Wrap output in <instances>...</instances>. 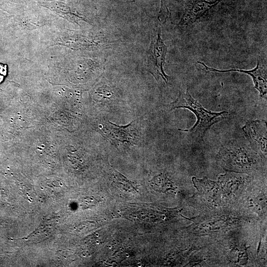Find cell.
Listing matches in <instances>:
<instances>
[{"label":"cell","instance_id":"6da1fadb","mask_svg":"<svg viewBox=\"0 0 267 267\" xmlns=\"http://www.w3.org/2000/svg\"><path fill=\"white\" fill-rule=\"evenodd\" d=\"M171 109L184 108L191 110L197 117L194 126L188 130H180L188 132L194 137L201 139L207 131L214 124L224 118L227 114L225 111L212 112L205 109L197 100L194 99L188 90L179 92L175 101L170 104Z\"/></svg>","mask_w":267,"mask_h":267},{"label":"cell","instance_id":"5b68a950","mask_svg":"<svg viewBox=\"0 0 267 267\" xmlns=\"http://www.w3.org/2000/svg\"><path fill=\"white\" fill-rule=\"evenodd\" d=\"M204 66L205 70L209 72L225 73L228 72H238L249 75L253 79L255 88L259 91L261 97H266L267 92V75L266 64L258 60L255 68L252 70L231 69L221 70L207 66L204 63L197 61Z\"/></svg>","mask_w":267,"mask_h":267},{"label":"cell","instance_id":"9c48e42d","mask_svg":"<svg viewBox=\"0 0 267 267\" xmlns=\"http://www.w3.org/2000/svg\"><path fill=\"white\" fill-rule=\"evenodd\" d=\"M150 185L155 190L161 191H165L171 188L172 186L168 179L163 175L154 177L150 181Z\"/></svg>","mask_w":267,"mask_h":267},{"label":"cell","instance_id":"30bf717a","mask_svg":"<svg viewBox=\"0 0 267 267\" xmlns=\"http://www.w3.org/2000/svg\"><path fill=\"white\" fill-rule=\"evenodd\" d=\"M169 15L166 0H160V8L158 18L160 21L165 23Z\"/></svg>","mask_w":267,"mask_h":267},{"label":"cell","instance_id":"277c9868","mask_svg":"<svg viewBox=\"0 0 267 267\" xmlns=\"http://www.w3.org/2000/svg\"><path fill=\"white\" fill-rule=\"evenodd\" d=\"M221 0H186L179 25L188 26L203 17Z\"/></svg>","mask_w":267,"mask_h":267},{"label":"cell","instance_id":"8fae6325","mask_svg":"<svg viewBox=\"0 0 267 267\" xmlns=\"http://www.w3.org/2000/svg\"><path fill=\"white\" fill-rule=\"evenodd\" d=\"M153 213L150 211H142L137 212V217L138 218L143 221L151 222L154 220L156 217L153 214Z\"/></svg>","mask_w":267,"mask_h":267},{"label":"cell","instance_id":"ba28073f","mask_svg":"<svg viewBox=\"0 0 267 267\" xmlns=\"http://www.w3.org/2000/svg\"><path fill=\"white\" fill-rule=\"evenodd\" d=\"M111 174L114 183L119 188L129 192L135 190L133 183L119 173L114 170Z\"/></svg>","mask_w":267,"mask_h":267},{"label":"cell","instance_id":"3957f363","mask_svg":"<svg viewBox=\"0 0 267 267\" xmlns=\"http://www.w3.org/2000/svg\"><path fill=\"white\" fill-rule=\"evenodd\" d=\"M252 149L262 155L267 154V124L263 120L249 121L242 128Z\"/></svg>","mask_w":267,"mask_h":267},{"label":"cell","instance_id":"7a4b0ae2","mask_svg":"<svg viewBox=\"0 0 267 267\" xmlns=\"http://www.w3.org/2000/svg\"><path fill=\"white\" fill-rule=\"evenodd\" d=\"M161 28L158 27L156 34H152L151 41L146 53V66L148 71L158 82L167 84L169 76L163 70L167 52V46L161 38Z\"/></svg>","mask_w":267,"mask_h":267},{"label":"cell","instance_id":"52a82bcc","mask_svg":"<svg viewBox=\"0 0 267 267\" xmlns=\"http://www.w3.org/2000/svg\"><path fill=\"white\" fill-rule=\"evenodd\" d=\"M38 3L41 6L49 9L69 21L78 24L80 20H86L84 17L63 2L56 0H39Z\"/></svg>","mask_w":267,"mask_h":267},{"label":"cell","instance_id":"8992f818","mask_svg":"<svg viewBox=\"0 0 267 267\" xmlns=\"http://www.w3.org/2000/svg\"><path fill=\"white\" fill-rule=\"evenodd\" d=\"M133 123L126 126H118L110 122L105 123L103 133L105 136L115 143L116 141L121 143L136 144L138 141Z\"/></svg>","mask_w":267,"mask_h":267}]
</instances>
